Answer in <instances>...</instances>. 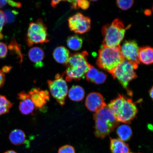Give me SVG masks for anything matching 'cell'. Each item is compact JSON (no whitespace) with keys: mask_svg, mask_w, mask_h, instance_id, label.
<instances>
[{"mask_svg":"<svg viewBox=\"0 0 153 153\" xmlns=\"http://www.w3.org/2000/svg\"><path fill=\"white\" fill-rule=\"evenodd\" d=\"M108 107L117 121L124 123H130L137 112L136 105L131 99L120 95L111 101Z\"/></svg>","mask_w":153,"mask_h":153,"instance_id":"6da1fadb","label":"cell"},{"mask_svg":"<svg viewBox=\"0 0 153 153\" xmlns=\"http://www.w3.org/2000/svg\"><path fill=\"white\" fill-rule=\"evenodd\" d=\"M88 55L86 51L70 55L65 65L68 68L65 72L68 81H79L85 78L86 73L91 66L87 62Z\"/></svg>","mask_w":153,"mask_h":153,"instance_id":"7a4b0ae2","label":"cell"},{"mask_svg":"<svg viewBox=\"0 0 153 153\" xmlns=\"http://www.w3.org/2000/svg\"><path fill=\"white\" fill-rule=\"evenodd\" d=\"M94 118L95 121V135L101 139H104L119 124L107 106L95 112Z\"/></svg>","mask_w":153,"mask_h":153,"instance_id":"3957f363","label":"cell"},{"mask_svg":"<svg viewBox=\"0 0 153 153\" xmlns=\"http://www.w3.org/2000/svg\"><path fill=\"white\" fill-rule=\"evenodd\" d=\"M131 25L125 27L122 21L116 19L111 24L103 27L102 35L104 37L102 45L111 48L120 46V44L123 39L126 30Z\"/></svg>","mask_w":153,"mask_h":153,"instance_id":"277c9868","label":"cell"},{"mask_svg":"<svg viewBox=\"0 0 153 153\" xmlns=\"http://www.w3.org/2000/svg\"><path fill=\"white\" fill-rule=\"evenodd\" d=\"M120 46L111 48L102 45L99 51L97 65L109 73L112 71L124 60L120 53Z\"/></svg>","mask_w":153,"mask_h":153,"instance_id":"5b68a950","label":"cell"},{"mask_svg":"<svg viewBox=\"0 0 153 153\" xmlns=\"http://www.w3.org/2000/svg\"><path fill=\"white\" fill-rule=\"evenodd\" d=\"M47 28L43 21L38 19L35 22H30L27 34L26 42L29 47L35 44L48 43Z\"/></svg>","mask_w":153,"mask_h":153,"instance_id":"8992f818","label":"cell"},{"mask_svg":"<svg viewBox=\"0 0 153 153\" xmlns=\"http://www.w3.org/2000/svg\"><path fill=\"white\" fill-rule=\"evenodd\" d=\"M135 69L131 63L125 60L111 71L114 79H117L124 88L128 90L130 82L137 77Z\"/></svg>","mask_w":153,"mask_h":153,"instance_id":"52a82bcc","label":"cell"},{"mask_svg":"<svg viewBox=\"0 0 153 153\" xmlns=\"http://www.w3.org/2000/svg\"><path fill=\"white\" fill-rule=\"evenodd\" d=\"M47 83L51 95L61 106H64L68 90V85L62 75L56 74L55 79L48 80Z\"/></svg>","mask_w":153,"mask_h":153,"instance_id":"ba28073f","label":"cell"},{"mask_svg":"<svg viewBox=\"0 0 153 153\" xmlns=\"http://www.w3.org/2000/svg\"><path fill=\"white\" fill-rule=\"evenodd\" d=\"M139 48L135 41H126L120 46V53L125 60L133 65L135 68L140 63L139 58Z\"/></svg>","mask_w":153,"mask_h":153,"instance_id":"9c48e42d","label":"cell"},{"mask_svg":"<svg viewBox=\"0 0 153 153\" xmlns=\"http://www.w3.org/2000/svg\"><path fill=\"white\" fill-rule=\"evenodd\" d=\"M68 22L70 30L76 33H85L91 29V19L81 13H76L70 17Z\"/></svg>","mask_w":153,"mask_h":153,"instance_id":"30bf717a","label":"cell"},{"mask_svg":"<svg viewBox=\"0 0 153 153\" xmlns=\"http://www.w3.org/2000/svg\"><path fill=\"white\" fill-rule=\"evenodd\" d=\"M28 94L35 108L37 109L43 108L49 100V91L47 90H42L39 88L32 89L28 92Z\"/></svg>","mask_w":153,"mask_h":153,"instance_id":"8fae6325","label":"cell"},{"mask_svg":"<svg viewBox=\"0 0 153 153\" xmlns=\"http://www.w3.org/2000/svg\"><path fill=\"white\" fill-rule=\"evenodd\" d=\"M85 105L88 110L97 112L107 106L102 96L100 94L93 92L90 93L86 97Z\"/></svg>","mask_w":153,"mask_h":153,"instance_id":"7c38bea8","label":"cell"},{"mask_svg":"<svg viewBox=\"0 0 153 153\" xmlns=\"http://www.w3.org/2000/svg\"><path fill=\"white\" fill-rule=\"evenodd\" d=\"M18 99L20 100L19 109L23 114L28 115L33 113L35 107L28 93L24 91L18 94Z\"/></svg>","mask_w":153,"mask_h":153,"instance_id":"4fadbf2b","label":"cell"},{"mask_svg":"<svg viewBox=\"0 0 153 153\" xmlns=\"http://www.w3.org/2000/svg\"><path fill=\"white\" fill-rule=\"evenodd\" d=\"M28 56L30 60L34 64L36 68H41L44 65L43 60L45 54L41 48L34 47L30 49L28 52Z\"/></svg>","mask_w":153,"mask_h":153,"instance_id":"5bb4252c","label":"cell"},{"mask_svg":"<svg viewBox=\"0 0 153 153\" xmlns=\"http://www.w3.org/2000/svg\"><path fill=\"white\" fill-rule=\"evenodd\" d=\"M69 51L64 46L57 47L54 50L53 56L57 62L65 65L70 56Z\"/></svg>","mask_w":153,"mask_h":153,"instance_id":"9a60e30c","label":"cell"},{"mask_svg":"<svg viewBox=\"0 0 153 153\" xmlns=\"http://www.w3.org/2000/svg\"><path fill=\"white\" fill-rule=\"evenodd\" d=\"M140 62L145 64H152L153 62V50L149 46L140 48L139 50Z\"/></svg>","mask_w":153,"mask_h":153,"instance_id":"2e32d148","label":"cell"},{"mask_svg":"<svg viewBox=\"0 0 153 153\" xmlns=\"http://www.w3.org/2000/svg\"><path fill=\"white\" fill-rule=\"evenodd\" d=\"M110 149L112 153H129L130 152L128 145L119 139H111Z\"/></svg>","mask_w":153,"mask_h":153,"instance_id":"e0dca14e","label":"cell"},{"mask_svg":"<svg viewBox=\"0 0 153 153\" xmlns=\"http://www.w3.org/2000/svg\"><path fill=\"white\" fill-rule=\"evenodd\" d=\"M26 135L23 131L20 129H16L11 132L9 135L10 140L15 145H20L26 142Z\"/></svg>","mask_w":153,"mask_h":153,"instance_id":"ac0fdd59","label":"cell"},{"mask_svg":"<svg viewBox=\"0 0 153 153\" xmlns=\"http://www.w3.org/2000/svg\"><path fill=\"white\" fill-rule=\"evenodd\" d=\"M68 95L71 100L78 102L83 99L85 96V92L81 86L74 85L69 91Z\"/></svg>","mask_w":153,"mask_h":153,"instance_id":"d6986e66","label":"cell"},{"mask_svg":"<svg viewBox=\"0 0 153 153\" xmlns=\"http://www.w3.org/2000/svg\"><path fill=\"white\" fill-rule=\"evenodd\" d=\"M117 133L120 140L124 141H128L131 137L132 132L129 126L123 124L118 127Z\"/></svg>","mask_w":153,"mask_h":153,"instance_id":"ffe728a7","label":"cell"},{"mask_svg":"<svg viewBox=\"0 0 153 153\" xmlns=\"http://www.w3.org/2000/svg\"><path fill=\"white\" fill-rule=\"evenodd\" d=\"M67 44L69 48L76 51L81 49L83 45V40L78 36H72L68 38Z\"/></svg>","mask_w":153,"mask_h":153,"instance_id":"44dd1931","label":"cell"},{"mask_svg":"<svg viewBox=\"0 0 153 153\" xmlns=\"http://www.w3.org/2000/svg\"><path fill=\"white\" fill-rule=\"evenodd\" d=\"M13 105V103L6 97L0 95V115L8 113Z\"/></svg>","mask_w":153,"mask_h":153,"instance_id":"7402d4cb","label":"cell"},{"mask_svg":"<svg viewBox=\"0 0 153 153\" xmlns=\"http://www.w3.org/2000/svg\"><path fill=\"white\" fill-rule=\"evenodd\" d=\"M99 71L92 66L91 67L89 70L86 73L85 76L86 79L89 82H93L95 76L98 74Z\"/></svg>","mask_w":153,"mask_h":153,"instance_id":"603a6c76","label":"cell"},{"mask_svg":"<svg viewBox=\"0 0 153 153\" xmlns=\"http://www.w3.org/2000/svg\"><path fill=\"white\" fill-rule=\"evenodd\" d=\"M134 3L133 1H116L117 5L119 8L122 10H127L132 6Z\"/></svg>","mask_w":153,"mask_h":153,"instance_id":"cb8c5ba5","label":"cell"},{"mask_svg":"<svg viewBox=\"0 0 153 153\" xmlns=\"http://www.w3.org/2000/svg\"><path fill=\"white\" fill-rule=\"evenodd\" d=\"M106 78L107 76L104 73L99 71L98 74L94 79L93 83L97 84V85L102 84L106 81Z\"/></svg>","mask_w":153,"mask_h":153,"instance_id":"d4e9b609","label":"cell"},{"mask_svg":"<svg viewBox=\"0 0 153 153\" xmlns=\"http://www.w3.org/2000/svg\"><path fill=\"white\" fill-rule=\"evenodd\" d=\"M6 22V21L4 13L0 10V39H3V36L1 32L2 31L4 26V25Z\"/></svg>","mask_w":153,"mask_h":153,"instance_id":"484cf974","label":"cell"},{"mask_svg":"<svg viewBox=\"0 0 153 153\" xmlns=\"http://www.w3.org/2000/svg\"><path fill=\"white\" fill-rule=\"evenodd\" d=\"M58 153H75L73 147L70 145H65L59 149Z\"/></svg>","mask_w":153,"mask_h":153,"instance_id":"4316f807","label":"cell"},{"mask_svg":"<svg viewBox=\"0 0 153 153\" xmlns=\"http://www.w3.org/2000/svg\"><path fill=\"white\" fill-rule=\"evenodd\" d=\"M77 7L83 10L87 9L90 6V2L86 0L77 1Z\"/></svg>","mask_w":153,"mask_h":153,"instance_id":"83f0119b","label":"cell"},{"mask_svg":"<svg viewBox=\"0 0 153 153\" xmlns=\"http://www.w3.org/2000/svg\"><path fill=\"white\" fill-rule=\"evenodd\" d=\"M9 49L11 50L15 51L17 54H18L20 56H22V53H21L20 48L15 40H13L11 42L9 45Z\"/></svg>","mask_w":153,"mask_h":153,"instance_id":"f1b7e54d","label":"cell"},{"mask_svg":"<svg viewBox=\"0 0 153 153\" xmlns=\"http://www.w3.org/2000/svg\"><path fill=\"white\" fill-rule=\"evenodd\" d=\"M7 47L5 44L0 42V58H4L7 55Z\"/></svg>","mask_w":153,"mask_h":153,"instance_id":"f546056e","label":"cell"},{"mask_svg":"<svg viewBox=\"0 0 153 153\" xmlns=\"http://www.w3.org/2000/svg\"><path fill=\"white\" fill-rule=\"evenodd\" d=\"M15 12H16L13 11L12 12H11L10 11H7L4 13L6 22H12L14 20Z\"/></svg>","mask_w":153,"mask_h":153,"instance_id":"4dcf8cb0","label":"cell"},{"mask_svg":"<svg viewBox=\"0 0 153 153\" xmlns=\"http://www.w3.org/2000/svg\"><path fill=\"white\" fill-rule=\"evenodd\" d=\"M7 3L11 7L19 8L22 7V4L20 3L11 1H7Z\"/></svg>","mask_w":153,"mask_h":153,"instance_id":"1f68e13d","label":"cell"},{"mask_svg":"<svg viewBox=\"0 0 153 153\" xmlns=\"http://www.w3.org/2000/svg\"><path fill=\"white\" fill-rule=\"evenodd\" d=\"M5 76L3 73L0 71V88L2 87L5 82Z\"/></svg>","mask_w":153,"mask_h":153,"instance_id":"d6a6232c","label":"cell"},{"mask_svg":"<svg viewBox=\"0 0 153 153\" xmlns=\"http://www.w3.org/2000/svg\"><path fill=\"white\" fill-rule=\"evenodd\" d=\"M70 3L71 7L72 9H76L78 8L77 5V1H67Z\"/></svg>","mask_w":153,"mask_h":153,"instance_id":"836d02e7","label":"cell"},{"mask_svg":"<svg viewBox=\"0 0 153 153\" xmlns=\"http://www.w3.org/2000/svg\"><path fill=\"white\" fill-rule=\"evenodd\" d=\"M61 1H51V5L53 7H55L57 4L60 3Z\"/></svg>","mask_w":153,"mask_h":153,"instance_id":"e575fe53","label":"cell"},{"mask_svg":"<svg viewBox=\"0 0 153 153\" xmlns=\"http://www.w3.org/2000/svg\"><path fill=\"white\" fill-rule=\"evenodd\" d=\"M7 4V1H0V8H2Z\"/></svg>","mask_w":153,"mask_h":153,"instance_id":"d590c367","label":"cell"},{"mask_svg":"<svg viewBox=\"0 0 153 153\" xmlns=\"http://www.w3.org/2000/svg\"><path fill=\"white\" fill-rule=\"evenodd\" d=\"M10 68H9L8 67H5V68H3V72H7L9 71V70L10 69Z\"/></svg>","mask_w":153,"mask_h":153,"instance_id":"8d00e7d4","label":"cell"},{"mask_svg":"<svg viewBox=\"0 0 153 153\" xmlns=\"http://www.w3.org/2000/svg\"><path fill=\"white\" fill-rule=\"evenodd\" d=\"M153 88L152 87V89H150V93H149V94H150V96L151 97H152V98H153Z\"/></svg>","mask_w":153,"mask_h":153,"instance_id":"74e56055","label":"cell"},{"mask_svg":"<svg viewBox=\"0 0 153 153\" xmlns=\"http://www.w3.org/2000/svg\"><path fill=\"white\" fill-rule=\"evenodd\" d=\"M4 153H17L16 152H15L13 150H9L7 151V152H5Z\"/></svg>","mask_w":153,"mask_h":153,"instance_id":"f35d334b","label":"cell"},{"mask_svg":"<svg viewBox=\"0 0 153 153\" xmlns=\"http://www.w3.org/2000/svg\"><path fill=\"white\" fill-rule=\"evenodd\" d=\"M129 153H132V152H129Z\"/></svg>","mask_w":153,"mask_h":153,"instance_id":"ab89813d","label":"cell"}]
</instances>
